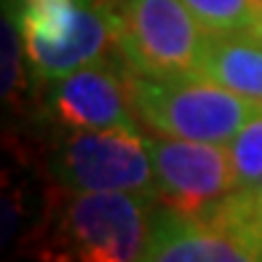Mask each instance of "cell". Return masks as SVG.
Wrapping results in <instances>:
<instances>
[{
    "mask_svg": "<svg viewBox=\"0 0 262 262\" xmlns=\"http://www.w3.org/2000/svg\"><path fill=\"white\" fill-rule=\"evenodd\" d=\"M254 35H257V38H262V25H259V27L254 30Z\"/></svg>",
    "mask_w": 262,
    "mask_h": 262,
    "instance_id": "4fadbf2b",
    "label": "cell"
},
{
    "mask_svg": "<svg viewBox=\"0 0 262 262\" xmlns=\"http://www.w3.org/2000/svg\"><path fill=\"white\" fill-rule=\"evenodd\" d=\"M27 62L25 56V40L14 14L8 16V8L3 14V102L6 107H19L21 104V94L27 91L25 86V67Z\"/></svg>",
    "mask_w": 262,
    "mask_h": 262,
    "instance_id": "7c38bea8",
    "label": "cell"
},
{
    "mask_svg": "<svg viewBox=\"0 0 262 262\" xmlns=\"http://www.w3.org/2000/svg\"><path fill=\"white\" fill-rule=\"evenodd\" d=\"M51 174L67 193H156L150 142L137 128H62L51 147Z\"/></svg>",
    "mask_w": 262,
    "mask_h": 262,
    "instance_id": "5b68a950",
    "label": "cell"
},
{
    "mask_svg": "<svg viewBox=\"0 0 262 262\" xmlns=\"http://www.w3.org/2000/svg\"><path fill=\"white\" fill-rule=\"evenodd\" d=\"M259 201H262V193H259Z\"/></svg>",
    "mask_w": 262,
    "mask_h": 262,
    "instance_id": "9a60e30c",
    "label": "cell"
},
{
    "mask_svg": "<svg viewBox=\"0 0 262 262\" xmlns=\"http://www.w3.org/2000/svg\"><path fill=\"white\" fill-rule=\"evenodd\" d=\"M118 32L121 59L142 75L169 78L201 70L204 27L182 0H104Z\"/></svg>",
    "mask_w": 262,
    "mask_h": 262,
    "instance_id": "277c9868",
    "label": "cell"
},
{
    "mask_svg": "<svg viewBox=\"0 0 262 262\" xmlns=\"http://www.w3.org/2000/svg\"><path fill=\"white\" fill-rule=\"evenodd\" d=\"M206 35L254 32L262 25V0H182Z\"/></svg>",
    "mask_w": 262,
    "mask_h": 262,
    "instance_id": "30bf717a",
    "label": "cell"
},
{
    "mask_svg": "<svg viewBox=\"0 0 262 262\" xmlns=\"http://www.w3.org/2000/svg\"><path fill=\"white\" fill-rule=\"evenodd\" d=\"M257 193H262V182H259V187H257Z\"/></svg>",
    "mask_w": 262,
    "mask_h": 262,
    "instance_id": "5bb4252c",
    "label": "cell"
},
{
    "mask_svg": "<svg viewBox=\"0 0 262 262\" xmlns=\"http://www.w3.org/2000/svg\"><path fill=\"white\" fill-rule=\"evenodd\" d=\"M126 73L128 64L121 56H113L49 80L46 110L51 121L67 131L137 128Z\"/></svg>",
    "mask_w": 262,
    "mask_h": 262,
    "instance_id": "52a82bcc",
    "label": "cell"
},
{
    "mask_svg": "<svg viewBox=\"0 0 262 262\" xmlns=\"http://www.w3.org/2000/svg\"><path fill=\"white\" fill-rule=\"evenodd\" d=\"M230 156L235 163L238 187L257 190L262 182V107L230 139Z\"/></svg>",
    "mask_w": 262,
    "mask_h": 262,
    "instance_id": "8fae6325",
    "label": "cell"
},
{
    "mask_svg": "<svg viewBox=\"0 0 262 262\" xmlns=\"http://www.w3.org/2000/svg\"><path fill=\"white\" fill-rule=\"evenodd\" d=\"M14 19L25 40L27 70L40 80L118 56L115 21L99 0H19Z\"/></svg>",
    "mask_w": 262,
    "mask_h": 262,
    "instance_id": "3957f363",
    "label": "cell"
},
{
    "mask_svg": "<svg viewBox=\"0 0 262 262\" xmlns=\"http://www.w3.org/2000/svg\"><path fill=\"white\" fill-rule=\"evenodd\" d=\"M139 262H262V254L228 228L163 206L150 214Z\"/></svg>",
    "mask_w": 262,
    "mask_h": 262,
    "instance_id": "ba28073f",
    "label": "cell"
},
{
    "mask_svg": "<svg viewBox=\"0 0 262 262\" xmlns=\"http://www.w3.org/2000/svg\"><path fill=\"white\" fill-rule=\"evenodd\" d=\"M142 193L67 195L35 235L40 262H139L150 235Z\"/></svg>",
    "mask_w": 262,
    "mask_h": 262,
    "instance_id": "6da1fadb",
    "label": "cell"
},
{
    "mask_svg": "<svg viewBox=\"0 0 262 262\" xmlns=\"http://www.w3.org/2000/svg\"><path fill=\"white\" fill-rule=\"evenodd\" d=\"M126 83L139 121L171 139L225 145L259 110L257 102L201 73L150 78L128 67Z\"/></svg>",
    "mask_w": 262,
    "mask_h": 262,
    "instance_id": "7a4b0ae2",
    "label": "cell"
},
{
    "mask_svg": "<svg viewBox=\"0 0 262 262\" xmlns=\"http://www.w3.org/2000/svg\"><path fill=\"white\" fill-rule=\"evenodd\" d=\"M152 169H156V195L163 206L182 214H198L211 201L233 193L238 174L230 150L217 142L193 139H147Z\"/></svg>",
    "mask_w": 262,
    "mask_h": 262,
    "instance_id": "8992f818",
    "label": "cell"
},
{
    "mask_svg": "<svg viewBox=\"0 0 262 262\" xmlns=\"http://www.w3.org/2000/svg\"><path fill=\"white\" fill-rule=\"evenodd\" d=\"M198 73L262 107V38L254 32L209 35Z\"/></svg>",
    "mask_w": 262,
    "mask_h": 262,
    "instance_id": "9c48e42d",
    "label": "cell"
}]
</instances>
